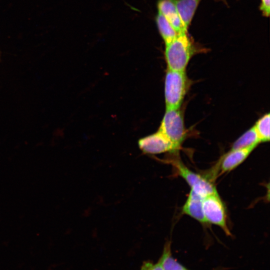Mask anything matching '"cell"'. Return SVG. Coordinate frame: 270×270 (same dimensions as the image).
Segmentation results:
<instances>
[{
    "label": "cell",
    "instance_id": "obj_18",
    "mask_svg": "<svg viewBox=\"0 0 270 270\" xmlns=\"http://www.w3.org/2000/svg\"></svg>",
    "mask_w": 270,
    "mask_h": 270
},
{
    "label": "cell",
    "instance_id": "obj_17",
    "mask_svg": "<svg viewBox=\"0 0 270 270\" xmlns=\"http://www.w3.org/2000/svg\"><path fill=\"white\" fill-rule=\"evenodd\" d=\"M221 0V1H222V2H226V0Z\"/></svg>",
    "mask_w": 270,
    "mask_h": 270
},
{
    "label": "cell",
    "instance_id": "obj_4",
    "mask_svg": "<svg viewBox=\"0 0 270 270\" xmlns=\"http://www.w3.org/2000/svg\"><path fill=\"white\" fill-rule=\"evenodd\" d=\"M202 211L206 224L216 225L227 236H231L227 226L225 206L218 192L209 194L203 198Z\"/></svg>",
    "mask_w": 270,
    "mask_h": 270
},
{
    "label": "cell",
    "instance_id": "obj_15",
    "mask_svg": "<svg viewBox=\"0 0 270 270\" xmlns=\"http://www.w3.org/2000/svg\"><path fill=\"white\" fill-rule=\"evenodd\" d=\"M140 270H164L162 262L159 258L156 263L150 260L144 261Z\"/></svg>",
    "mask_w": 270,
    "mask_h": 270
},
{
    "label": "cell",
    "instance_id": "obj_13",
    "mask_svg": "<svg viewBox=\"0 0 270 270\" xmlns=\"http://www.w3.org/2000/svg\"><path fill=\"white\" fill-rule=\"evenodd\" d=\"M156 22L159 32L166 44L170 42L177 36L178 34L160 12L156 16Z\"/></svg>",
    "mask_w": 270,
    "mask_h": 270
},
{
    "label": "cell",
    "instance_id": "obj_12",
    "mask_svg": "<svg viewBox=\"0 0 270 270\" xmlns=\"http://www.w3.org/2000/svg\"><path fill=\"white\" fill-rule=\"evenodd\" d=\"M260 142L253 126L234 142L232 145V149L242 148L251 146H256Z\"/></svg>",
    "mask_w": 270,
    "mask_h": 270
},
{
    "label": "cell",
    "instance_id": "obj_8",
    "mask_svg": "<svg viewBox=\"0 0 270 270\" xmlns=\"http://www.w3.org/2000/svg\"><path fill=\"white\" fill-rule=\"evenodd\" d=\"M158 12L168 21L178 34L186 31L182 26L176 7L172 0H160L158 3Z\"/></svg>",
    "mask_w": 270,
    "mask_h": 270
},
{
    "label": "cell",
    "instance_id": "obj_10",
    "mask_svg": "<svg viewBox=\"0 0 270 270\" xmlns=\"http://www.w3.org/2000/svg\"><path fill=\"white\" fill-rule=\"evenodd\" d=\"M180 18L184 29H188L201 0H172Z\"/></svg>",
    "mask_w": 270,
    "mask_h": 270
},
{
    "label": "cell",
    "instance_id": "obj_16",
    "mask_svg": "<svg viewBox=\"0 0 270 270\" xmlns=\"http://www.w3.org/2000/svg\"><path fill=\"white\" fill-rule=\"evenodd\" d=\"M261 3L260 9L264 16H268L270 12V0H260Z\"/></svg>",
    "mask_w": 270,
    "mask_h": 270
},
{
    "label": "cell",
    "instance_id": "obj_5",
    "mask_svg": "<svg viewBox=\"0 0 270 270\" xmlns=\"http://www.w3.org/2000/svg\"><path fill=\"white\" fill-rule=\"evenodd\" d=\"M180 176L190 186L191 190L202 197L216 192L214 184L206 177L194 172L182 162L176 160L172 162Z\"/></svg>",
    "mask_w": 270,
    "mask_h": 270
},
{
    "label": "cell",
    "instance_id": "obj_14",
    "mask_svg": "<svg viewBox=\"0 0 270 270\" xmlns=\"http://www.w3.org/2000/svg\"><path fill=\"white\" fill-rule=\"evenodd\" d=\"M270 114H266L258 119L254 126L261 142L270 140Z\"/></svg>",
    "mask_w": 270,
    "mask_h": 270
},
{
    "label": "cell",
    "instance_id": "obj_3",
    "mask_svg": "<svg viewBox=\"0 0 270 270\" xmlns=\"http://www.w3.org/2000/svg\"><path fill=\"white\" fill-rule=\"evenodd\" d=\"M172 144L175 152L178 150L186 138L182 114L179 109H166L158 130Z\"/></svg>",
    "mask_w": 270,
    "mask_h": 270
},
{
    "label": "cell",
    "instance_id": "obj_9",
    "mask_svg": "<svg viewBox=\"0 0 270 270\" xmlns=\"http://www.w3.org/2000/svg\"><path fill=\"white\" fill-rule=\"evenodd\" d=\"M203 198L191 190L182 206V212L200 223L206 224L202 211Z\"/></svg>",
    "mask_w": 270,
    "mask_h": 270
},
{
    "label": "cell",
    "instance_id": "obj_6",
    "mask_svg": "<svg viewBox=\"0 0 270 270\" xmlns=\"http://www.w3.org/2000/svg\"><path fill=\"white\" fill-rule=\"evenodd\" d=\"M140 148L145 154H155L175 152L172 142L160 131L140 138Z\"/></svg>",
    "mask_w": 270,
    "mask_h": 270
},
{
    "label": "cell",
    "instance_id": "obj_1",
    "mask_svg": "<svg viewBox=\"0 0 270 270\" xmlns=\"http://www.w3.org/2000/svg\"><path fill=\"white\" fill-rule=\"evenodd\" d=\"M197 48L188 32L178 34L170 42L166 44L165 58L168 70L186 71Z\"/></svg>",
    "mask_w": 270,
    "mask_h": 270
},
{
    "label": "cell",
    "instance_id": "obj_11",
    "mask_svg": "<svg viewBox=\"0 0 270 270\" xmlns=\"http://www.w3.org/2000/svg\"><path fill=\"white\" fill-rule=\"evenodd\" d=\"M171 242L170 240L166 241L164 246L160 258L161 260L164 270H190L174 258L171 251ZM213 270H222L218 268Z\"/></svg>",
    "mask_w": 270,
    "mask_h": 270
},
{
    "label": "cell",
    "instance_id": "obj_7",
    "mask_svg": "<svg viewBox=\"0 0 270 270\" xmlns=\"http://www.w3.org/2000/svg\"><path fill=\"white\" fill-rule=\"evenodd\" d=\"M256 146L245 148L231 149L226 154L219 162L220 173L230 172L240 164L251 154Z\"/></svg>",
    "mask_w": 270,
    "mask_h": 270
},
{
    "label": "cell",
    "instance_id": "obj_2",
    "mask_svg": "<svg viewBox=\"0 0 270 270\" xmlns=\"http://www.w3.org/2000/svg\"><path fill=\"white\" fill-rule=\"evenodd\" d=\"M189 81L186 71L167 69L164 80L166 109H179L186 94Z\"/></svg>",
    "mask_w": 270,
    "mask_h": 270
}]
</instances>
